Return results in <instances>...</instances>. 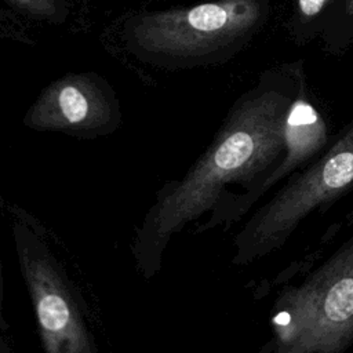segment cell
<instances>
[{"mask_svg": "<svg viewBox=\"0 0 353 353\" xmlns=\"http://www.w3.org/2000/svg\"><path fill=\"white\" fill-rule=\"evenodd\" d=\"M290 105V99L277 91L244 101L186 174L167 181L156 192L130 245L135 268L145 280H152L161 270L167 245L176 233L205 214L208 219L196 234L211 230L232 196V188H243L234 201L263 171L270 170L285 149Z\"/></svg>", "mask_w": 353, "mask_h": 353, "instance_id": "6da1fadb", "label": "cell"}, {"mask_svg": "<svg viewBox=\"0 0 353 353\" xmlns=\"http://www.w3.org/2000/svg\"><path fill=\"white\" fill-rule=\"evenodd\" d=\"M44 353H99L83 294L55 251L44 225L0 197Z\"/></svg>", "mask_w": 353, "mask_h": 353, "instance_id": "7a4b0ae2", "label": "cell"}, {"mask_svg": "<svg viewBox=\"0 0 353 353\" xmlns=\"http://www.w3.org/2000/svg\"><path fill=\"white\" fill-rule=\"evenodd\" d=\"M274 303L273 353H343L353 343V237Z\"/></svg>", "mask_w": 353, "mask_h": 353, "instance_id": "3957f363", "label": "cell"}, {"mask_svg": "<svg viewBox=\"0 0 353 353\" xmlns=\"http://www.w3.org/2000/svg\"><path fill=\"white\" fill-rule=\"evenodd\" d=\"M353 188V123L312 164L290 176L234 236V265H245L279 250L314 210Z\"/></svg>", "mask_w": 353, "mask_h": 353, "instance_id": "277c9868", "label": "cell"}, {"mask_svg": "<svg viewBox=\"0 0 353 353\" xmlns=\"http://www.w3.org/2000/svg\"><path fill=\"white\" fill-rule=\"evenodd\" d=\"M261 17L258 0H216L146 14L135 23L134 37L153 54L196 57L237 40Z\"/></svg>", "mask_w": 353, "mask_h": 353, "instance_id": "5b68a950", "label": "cell"}, {"mask_svg": "<svg viewBox=\"0 0 353 353\" xmlns=\"http://www.w3.org/2000/svg\"><path fill=\"white\" fill-rule=\"evenodd\" d=\"M113 101L90 74H70L50 84L23 117L36 131L79 138L106 135L117 125Z\"/></svg>", "mask_w": 353, "mask_h": 353, "instance_id": "8992f818", "label": "cell"}, {"mask_svg": "<svg viewBox=\"0 0 353 353\" xmlns=\"http://www.w3.org/2000/svg\"><path fill=\"white\" fill-rule=\"evenodd\" d=\"M284 139L285 156L274 168L269 170L265 176H261L230 204L222 222L225 229L240 221L270 188L281 179L290 178L296 168L320 153L327 143L325 123L305 98H296L291 102L285 119Z\"/></svg>", "mask_w": 353, "mask_h": 353, "instance_id": "52a82bcc", "label": "cell"}, {"mask_svg": "<svg viewBox=\"0 0 353 353\" xmlns=\"http://www.w3.org/2000/svg\"><path fill=\"white\" fill-rule=\"evenodd\" d=\"M18 8L33 15L50 17L57 12V0H8Z\"/></svg>", "mask_w": 353, "mask_h": 353, "instance_id": "ba28073f", "label": "cell"}, {"mask_svg": "<svg viewBox=\"0 0 353 353\" xmlns=\"http://www.w3.org/2000/svg\"><path fill=\"white\" fill-rule=\"evenodd\" d=\"M331 0H298L299 11L303 17L312 18L320 14Z\"/></svg>", "mask_w": 353, "mask_h": 353, "instance_id": "9c48e42d", "label": "cell"}, {"mask_svg": "<svg viewBox=\"0 0 353 353\" xmlns=\"http://www.w3.org/2000/svg\"><path fill=\"white\" fill-rule=\"evenodd\" d=\"M4 299H6V288H4V272H3V262L0 254V334H6L10 328V321L7 320L4 312Z\"/></svg>", "mask_w": 353, "mask_h": 353, "instance_id": "30bf717a", "label": "cell"}, {"mask_svg": "<svg viewBox=\"0 0 353 353\" xmlns=\"http://www.w3.org/2000/svg\"><path fill=\"white\" fill-rule=\"evenodd\" d=\"M11 342L6 334H0V353H12Z\"/></svg>", "mask_w": 353, "mask_h": 353, "instance_id": "8fae6325", "label": "cell"}, {"mask_svg": "<svg viewBox=\"0 0 353 353\" xmlns=\"http://www.w3.org/2000/svg\"><path fill=\"white\" fill-rule=\"evenodd\" d=\"M346 10L350 15H353V0H346Z\"/></svg>", "mask_w": 353, "mask_h": 353, "instance_id": "7c38bea8", "label": "cell"}, {"mask_svg": "<svg viewBox=\"0 0 353 353\" xmlns=\"http://www.w3.org/2000/svg\"><path fill=\"white\" fill-rule=\"evenodd\" d=\"M347 221H353V211L347 215Z\"/></svg>", "mask_w": 353, "mask_h": 353, "instance_id": "4fadbf2b", "label": "cell"}]
</instances>
